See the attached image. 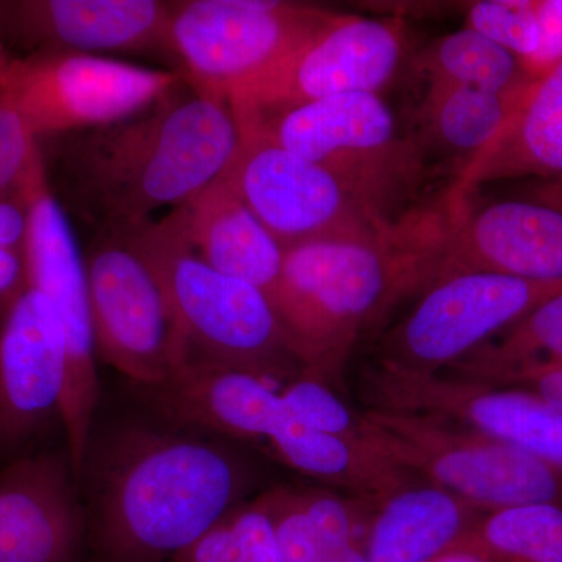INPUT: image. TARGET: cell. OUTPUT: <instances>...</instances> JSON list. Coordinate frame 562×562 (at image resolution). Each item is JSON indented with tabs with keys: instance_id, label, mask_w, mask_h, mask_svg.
<instances>
[{
	"instance_id": "f35d334b",
	"label": "cell",
	"mask_w": 562,
	"mask_h": 562,
	"mask_svg": "<svg viewBox=\"0 0 562 562\" xmlns=\"http://www.w3.org/2000/svg\"><path fill=\"white\" fill-rule=\"evenodd\" d=\"M428 562H487V561L484 560L482 554L472 552V550L452 549V550H447V552L439 554V557H436L435 560H431Z\"/></svg>"
},
{
	"instance_id": "8d00e7d4",
	"label": "cell",
	"mask_w": 562,
	"mask_h": 562,
	"mask_svg": "<svg viewBox=\"0 0 562 562\" xmlns=\"http://www.w3.org/2000/svg\"><path fill=\"white\" fill-rule=\"evenodd\" d=\"M522 199L546 203L562 210V180L558 181H531L522 190Z\"/></svg>"
},
{
	"instance_id": "44dd1931",
	"label": "cell",
	"mask_w": 562,
	"mask_h": 562,
	"mask_svg": "<svg viewBox=\"0 0 562 562\" xmlns=\"http://www.w3.org/2000/svg\"><path fill=\"white\" fill-rule=\"evenodd\" d=\"M482 509L432 484H412L379 506L366 542L369 562H428L453 549Z\"/></svg>"
},
{
	"instance_id": "5b68a950",
	"label": "cell",
	"mask_w": 562,
	"mask_h": 562,
	"mask_svg": "<svg viewBox=\"0 0 562 562\" xmlns=\"http://www.w3.org/2000/svg\"><path fill=\"white\" fill-rule=\"evenodd\" d=\"M316 162L379 227L422 209L431 166L375 92L333 95L239 124Z\"/></svg>"
},
{
	"instance_id": "603a6c76",
	"label": "cell",
	"mask_w": 562,
	"mask_h": 562,
	"mask_svg": "<svg viewBox=\"0 0 562 562\" xmlns=\"http://www.w3.org/2000/svg\"><path fill=\"white\" fill-rule=\"evenodd\" d=\"M268 442L277 460L292 471L350 492L366 505H383L414 484V476L394 468L368 447L312 430L290 416Z\"/></svg>"
},
{
	"instance_id": "74e56055",
	"label": "cell",
	"mask_w": 562,
	"mask_h": 562,
	"mask_svg": "<svg viewBox=\"0 0 562 562\" xmlns=\"http://www.w3.org/2000/svg\"><path fill=\"white\" fill-rule=\"evenodd\" d=\"M324 562H369L366 554V546H362L358 539L339 547L335 552L328 554Z\"/></svg>"
},
{
	"instance_id": "4316f807",
	"label": "cell",
	"mask_w": 562,
	"mask_h": 562,
	"mask_svg": "<svg viewBox=\"0 0 562 562\" xmlns=\"http://www.w3.org/2000/svg\"><path fill=\"white\" fill-rule=\"evenodd\" d=\"M280 397L288 416L305 427L366 447L362 413L353 412L330 384L302 373Z\"/></svg>"
},
{
	"instance_id": "d590c367",
	"label": "cell",
	"mask_w": 562,
	"mask_h": 562,
	"mask_svg": "<svg viewBox=\"0 0 562 562\" xmlns=\"http://www.w3.org/2000/svg\"><path fill=\"white\" fill-rule=\"evenodd\" d=\"M506 387L531 392L562 409V368L543 369L528 373Z\"/></svg>"
},
{
	"instance_id": "30bf717a",
	"label": "cell",
	"mask_w": 562,
	"mask_h": 562,
	"mask_svg": "<svg viewBox=\"0 0 562 562\" xmlns=\"http://www.w3.org/2000/svg\"><path fill=\"white\" fill-rule=\"evenodd\" d=\"M333 11L279 0L172 2L169 44L192 87L224 99L271 68Z\"/></svg>"
},
{
	"instance_id": "7402d4cb",
	"label": "cell",
	"mask_w": 562,
	"mask_h": 562,
	"mask_svg": "<svg viewBox=\"0 0 562 562\" xmlns=\"http://www.w3.org/2000/svg\"><path fill=\"white\" fill-rule=\"evenodd\" d=\"M522 94L503 95L475 88L427 83L417 106V128L413 135L428 165L431 166L432 157H441L454 168L458 179L497 138Z\"/></svg>"
},
{
	"instance_id": "83f0119b",
	"label": "cell",
	"mask_w": 562,
	"mask_h": 562,
	"mask_svg": "<svg viewBox=\"0 0 562 562\" xmlns=\"http://www.w3.org/2000/svg\"><path fill=\"white\" fill-rule=\"evenodd\" d=\"M465 27L512 52L524 68L539 46L536 0H480L465 9Z\"/></svg>"
},
{
	"instance_id": "cb8c5ba5",
	"label": "cell",
	"mask_w": 562,
	"mask_h": 562,
	"mask_svg": "<svg viewBox=\"0 0 562 562\" xmlns=\"http://www.w3.org/2000/svg\"><path fill=\"white\" fill-rule=\"evenodd\" d=\"M552 368H562V292L450 369L452 375L506 387Z\"/></svg>"
},
{
	"instance_id": "9a60e30c",
	"label": "cell",
	"mask_w": 562,
	"mask_h": 562,
	"mask_svg": "<svg viewBox=\"0 0 562 562\" xmlns=\"http://www.w3.org/2000/svg\"><path fill=\"white\" fill-rule=\"evenodd\" d=\"M65 384L60 321L27 284L0 321V458L29 453L52 420L61 422Z\"/></svg>"
},
{
	"instance_id": "277c9868",
	"label": "cell",
	"mask_w": 562,
	"mask_h": 562,
	"mask_svg": "<svg viewBox=\"0 0 562 562\" xmlns=\"http://www.w3.org/2000/svg\"><path fill=\"white\" fill-rule=\"evenodd\" d=\"M160 284L180 366H220L286 382L303 373L271 301L199 257L172 213L124 232Z\"/></svg>"
},
{
	"instance_id": "2e32d148",
	"label": "cell",
	"mask_w": 562,
	"mask_h": 562,
	"mask_svg": "<svg viewBox=\"0 0 562 562\" xmlns=\"http://www.w3.org/2000/svg\"><path fill=\"white\" fill-rule=\"evenodd\" d=\"M87 519L68 449L0 469V562H85Z\"/></svg>"
},
{
	"instance_id": "1f68e13d",
	"label": "cell",
	"mask_w": 562,
	"mask_h": 562,
	"mask_svg": "<svg viewBox=\"0 0 562 562\" xmlns=\"http://www.w3.org/2000/svg\"><path fill=\"white\" fill-rule=\"evenodd\" d=\"M231 517L238 542L236 562H284L271 520L257 501L244 503Z\"/></svg>"
},
{
	"instance_id": "ba28073f",
	"label": "cell",
	"mask_w": 562,
	"mask_h": 562,
	"mask_svg": "<svg viewBox=\"0 0 562 562\" xmlns=\"http://www.w3.org/2000/svg\"><path fill=\"white\" fill-rule=\"evenodd\" d=\"M25 201L29 209L25 279L29 286L50 303L65 336L66 384L61 425L74 475L79 480L101 403L87 269L68 214L50 190L44 165L29 184Z\"/></svg>"
},
{
	"instance_id": "ffe728a7",
	"label": "cell",
	"mask_w": 562,
	"mask_h": 562,
	"mask_svg": "<svg viewBox=\"0 0 562 562\" xmlns=\"http://www.w3.org/2000/svg\"><path fill=\"white\" fill-rule=\"evenodd\" d=\"M562 180V61L532 77L497 138L450 187L461 198L492 181Z\"/></svg>"
},
{
	"instance_id": "8fae6325",
	"label": "cell",
	"mask_w": 562,
	"mask_h": 562,
	"mask_svg": "<svg viewBox=\"0 0 562 562\" xmlns=\"http://www.w3.org/2000/svg\"><path fill=\"white\" fill-rule=\"evenodd\" d=\"M561 292L562 281L490 272L435 281L412 312L384 335L376 364L402 372L441 373Z\"/></svg>"
},
{
	"instance_id": "d4e9b609",
	"label": "cell",
	"mask_w": 562,
	"mask_h": 562,
	"mask_svg": "<svg viewBox=\"0 0 562 562\" xmlns=\"http://www.w3.org/2000/svg\"><path fill=\"white\" fill-rule=\"evenodd\" d=\"M413 65L427 83L503 95L522 94L532 80L512 52L469 27L432 41L414 57Z\"/></svg>"
},
{
	"instance_id": "9c48e42d",
	"label": "cell",
	"mask_w": 562,
	"mask_h": 562,
	"mask_svg": "<svg viewBox=\"0 0 562 562\" xmlns=\"http://www.w3.org/2000/svg\"><path fill=\"white\" fill-rule=\"evenodd\" d=\"M184 79L180 69L146 68L103 55H10L0 69V90L43 140L131 117Z\"/></svg>"
},
{
	"instance_id": "d6986e66",
	"label": "cell",
	"mask_w": 562,
	"mask_h": 562,
	"mask_svg": "<svg viewBox=\"0 0 562 562\" xmlns=\"http://www.w3.org/2000/svg\"><path fill=\"white\" fill-rule=\"evenodd\" d=\"M172 216L203 261L257 288L272 303L283 271L284 249L224 177L173 209Z\"/></svg>"
},
{
	"instance_id": "7c38bea8",
	"label": "cell",
	"mask_w": 562,
	"mask_h": 562,
	"mask_svg": "<svg viewBox=\"0 0 562 562\" xmlns=\"http://www.w3.org/2000/svg\"><path fill=\"white\" fill-rule=\"evenodd\" d=\"M98 358L133 386L165 382L180 364L160 284L124 232L98 233L83 255Z\"/></svg>"
},
{
	"instance_id": "4dcf8cb0",
	"label": "cell",
	"mask_w": 562,
	"mask_h": 562,
	"mask_svg": "<svg viewBox=\"0 0 562 562\" xmlns=\"http://www.w3.org/2000/svg\"><path fill=\"white\" fill-rule=\"evenodd\" d=\"M301 495L303 506L319 535L327 557L339 547L357 539V512L351 508V503L333 494L331 491L317 487L301 490Z\"/></svg>"
},
{
	"instance_id": "5bb4252c",
	"label": "cell",
	"mask_w": 562,
	"mask_h": 562,
	"mask_svg": "<svg viewBox=\"0 0 562 562\" xmlns=\"http://www.w3.org/2000/svg\"><path fill=\"white\" fill-rule=\"evenodd\" d=\"M171 9L162 0H0V41L20 57L124 52L173 60Z\"/></svg>"
},
{
	"instance_id": "6da1fadb",
	"label": "cell",
	"mask_w": 562,
	"mask_h": 562,
	"mask_svg": "<svg viewBox=\"0 0 562 562\" xmlns=\"http://www.w3.org/2000/svg\"><path fill=\"white\" fill-rule=\"evenodd\" d=\"M235 442L144 405L94 420L77 480L85 562H172L255 486L254 465Z\"/></svg>"
},
{
	"instance_id": "8992f818",
	"label": "cell",
	"mask_w": 562,
	"mask_h": 562,
	"mask_svg": "<svg viewBox=\"0 0 562 562\" xmlns=\"http://www.w3.org/2000/svg\"><path fill=\"white\" fill-rule=\"evenodd\" d=\"M362 420L373 453L484 513L532 503L562 506V469L517 447L417 414L369 408Z\"/></svg>"
},
{
	"instance_id": "836d02e7",
	"label": "cell",
	"mask_w": 562,
	"mask_h": 562,
	"mask_svg": "<svg viewBox=\"0 0 562 562\" xmlns=\"http://www.w3.org/2000/svg\"><path fill=\"white\" fill-rule=\"evenodd\" d=\"M29 209L24 198H0V246L24 254Z\"/></svg>"
},
{
	"instance_id": "7a4b0ae2",
	"label": "cell",
	"mask_w": 562,
	"mask_h": 562,
	"mask_svg": "<svg viewBox=\"0 0 562 562\" xmlns=\"http://www.w3.org/2000/svg\"><path fill=\"white\" fill-rule=\"evenodd\" d=\"M55 199L98 233L128 232L220 179L241 143L227 101L184 79L139 113L49 138Z\"/></svg>"
},
{
	"instance_id": "52a82bcc",
	"label": "cell",
	"mask_w": 562,
	"mask_h": 562,
	"mask_svg": "<svg viewBox=\"0 0 562 562\" xmlns=\"http://www.w3.org/2000/svg\"><path fill=\"white\" fill-rule=\"evenodd\" d=\"M408 54L401 16L333 11L321 27L260 76L225 95L238 124L333 95L375 92L390 85Z\"/></svg>"
},
{
	"instance_id": "f546056e",
	"label": "cell",
	"mask_w": 562,
	"mask_h": 562,
	"mask_svg": "<svg viewBox=\"0 0 562 562\" xmlns=\"http://www.w3.org/2000/svg\"><path fill=\"white\" fill-rule=\"evenodd\" d=\"M43 162L38 139L0 90V198H24Z\"/></svg>"
},
{
	"instance_id": "f1b7e54d",
	"label": "cell",
	"mask_w": 562,
	"mask_h": 562,
	"mask_svg": "<svg viewBox=\"0 0 562 562\" xmlns=\"http://www.w3.org/2000/svg\"><path fill=\"white\" fill-rule=\"evenodd\" d=\"M255 501L271 520L284 562H324L327 553L303 506L299 487H271Z\"/></svg>"
},
{
	"instance_id": "e575fe53",
	"label": "cell",
	"mask_w": 562,
	"mask_h": 562,
	"mask_svg": "<svg viewBox=\"0 0 562 562\" xmlns=\"http://www.w3.org/2000/svg\"><path fill=\"white\" fill-rule=\"evenodd\" d=\"M25 286L24 254L0 246V305L9 306Z\"/></svg>"
},
{
	"instance_id": "ab89813d",
	"label": "cell",
	"mask_w": 562,
	"mask_h": 562,
	"mask_svg": "<svg viewBox=\"0 0 562 562\" xmlns=\"http://www.w3.org/2000/svg\"><path fill=\"white\" fill-rule=\"evenodd\" d=\"M7 308H9V306L0 305V319H2L3 314H5L7 312Z\"/></svg>"
},
{
	"instance_id": "e0dca14e",
	"label": "cell",
	"mask_w": 562,
	"mask_h": 562,
	"mask_svg": "<svg viewBox=\"0 0 562 562\" xmlns=\"http://www.w3.org/2000/svg\"><path fill=\"white\" fill-rule=\"evenodd\" d=\"M465 272L562 281V210L522 198L475 209L469 199L454 214L435 281Z\"/></svg>"
},
{
	"instance_id": "d6a6232c",
	"label": "cell",
	"mask_w": 562,
	"mask_h": 562,
	"mask_svg": "<svg viewBox=\"0 0 562 562\" xmlns=\"http://www.w3.org/2000/svg\"><path fill=\"white\" fill-rule=\"evenodd\" d=\"M539 24V46L535 57L525 65L531 77L562 61V0H536Z\"/></svg>"
},
{
	"instance_id": "4fadbf2b",
	"label": "cell",
	"mask_w": 562,
	"mask_h": 562,
	"mask_svg": "<svg viewBox=\"0 0 562 562\" xmlns=\"http://www.w3.org/2000/svg\"><path fill=\"white\" fill-rule=\"evenodd\" d=\"M222 177L284 250L384 231L324 168L258 132L241 131L238 154Z\"/></svg>"
},
{
	"instance_id": "3957f363",
	"label": "cell",
	"mask_w": 562,
	"mask_h": 562,
	"mask_svg": "<svg viewBox=\"0 0 562 562\" xmlns=\"http://www.w3.org/2000/svg\"><path fill=\"white\" fill-rule=\"evenodd\" d=\"M454 214L446 192L384 231L284 250L272 306L303 373L341 390L362 335L435 281Z\"/></svg>"
},
{
	"instance_id": "484cf974",
	"label": "cell",
	"mask_w": 562,
	"mask_h": 562,
	"mask_svg": "<svg viewBox=\"0 0 562 562\" xmlns=\"http://www.w3.org/2000/svg\"><path fill=\"white\" fill-rule=\"evenodd\" d=\"M453 549L472 550L487 562H562V506L532 503L483 513Z\"/></svg>"
},
{
	"instance_id": "ac0fdd59",
	"label": "cell",
	"mask_w": 562,
	"mask_h": 562,
	"mask_svg": "<svg viewBox=\"0 0 562 562\" xmlns=\"http://www.w3.org/2000/svg\"><path fill=\"white\" fill-rule=\"evenodd\" d=\"M140 405L166 419L232 441L269 439L286 420L271 383L220 366H180L154 386H135Z\"/></svg>"
}]
</instances>
